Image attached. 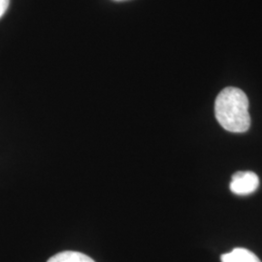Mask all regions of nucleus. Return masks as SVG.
Wrapping results in <instances>:
<instances>
[{"label": "nucleus", "instance_id": "obj_3", "mask_svg": "<svg viewBox=\"0 0 262 262\" xmlns=\"http://www.w3.org/2000/svg\"><path fill=\"white\" fill-rule=\"evenodd\" d=\"M222 262H261L256 254L244 248H235L221 256Z\"/></svg>", "mask_w": 262, "mask_h": 262}, {"label": "nucleus", "instance_id": "obj_5", "mask_svg": "<svg viewBox=\"0 0 262 262\" xmlns=\"http://www.w3.org/2000/svg\"><path fill=\"white\" fill-rule=\"evenodd\" d=\"M10 0H0V18L5 14L9 7Z\"/></svg>", "mask_w": 262, "mask_h": 262}, {"label": "nucleus", "instance_id": "obj_2", "mask_svg": "<svg viewBox=\"0 0 262 262\" xmlns=\"http://www.w3.org/2000/svg\"><path fill=\"white\" fill-rule=\"evenodd\" d=\"M259 186L258 176L252 171H238L232 176L230 190L237 195H248L254 192Z\"/></svg>", "mask_w": 262, "mask_h": 262}, {"label": "nucleus", "instance_id": "obj_1", "mask_svg": "<svg viewBox=\"0 0 262 262\" xmlns=\"http://www.w3.org/2000/svg\"><path fill=\"white\" fill-rule=\"evenodd\" d=\"M215 116L225 130L233 133L249 130L251 116L246 94L234 86L225 88L215 98Z\"/></svg>", "mask_w": 262, "mask_h": 262}, {"label": "nucleus", "instance_id": "obj_4", "mask_svg": "<svg viewBox=\"0 0 262 262\" xmlns=\"http://www.w3.org/2000/svg\"><path fill=\"white\" fill-rule=\"evenodd\" d=\"M48 262H95L93 258L79 252L66 251L52 256Z\"/></svg>", "mask_w": 262, "mask_h": 262}]
</instances>
